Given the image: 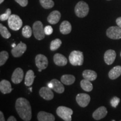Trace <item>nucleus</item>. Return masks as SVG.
Wrapping results in <instances>:
<instances>
[{"mask_svg": "<svg viewBox=\"0 0 121 121\" xmlns=\"http://www.w3.org/2000/svg\"><path fill=\"white\" fill-rule=\"evenodd\" d=\"M62 44V41L60 39H56L54 40H52L51 43V45H50V49L51 51H54L58 49L60 46Z\"/></svg>", "mask_w": 121, "mask_h": 121, "instance_id": "nucleus-27", "label": "nucleus"}, {"mask_svg": "<svg viewBox=\"0 0 121 121\" xmlns=\"http://www.w3.org/2000/svg\"><path fill=\"white\" fill-rule=\"evenodd\" d=\"M24 78V71L21 68L15 69L11 76V81L13 84H18L22 81Z\"/></svg>", "mask_w": 121, "mask_h": 121, "instance_id": "nucleus-11", "label": "nucleus"}, {"mask_svg": "<svg viewBox=\"0 0 121 121\" xmlns=\"http://www.w3.org/2000/svg\"><path fill=\"white\" fill-rule=\"evenodd\" d=\"M44 32H45V35H51L53 33L52 27L51 26H50V25L46 26L44 28Z\"/></svg>", "mask_w": 121, "mask_h": 121, "instance_id": "nucleus-33", "label": "nucleus"}, {"mask_svg": "<svg viewBox=\"0 0 121 121\" xmlns=\"http://www.w3.org/2000/svg\"><path fill=\"white\" fill-rule=\"evenodd\" d=\"M11 46H12V47H13V48H14V47H15L16 46V44H15V43H13V44L11 45Z\"/></svg>", "mask_w": 121, "mask_h": 121, "instance_id": "nucleus-39", "label": "nucleus"}, {"mask_svg": "<svg viewBox=\"0 0 121 121\" xmlns=\"http://www.w3.org/2000/svg\"></svg>", "mask_w": 121, "mask_h": 121, "instance_id": "nucleus-43", "label": "nucleus"}, {"mask_svg": "<svg viewBox=\"0 0 121 121\" xmlns=\"http://www.w3.org/2000/svg\"><path fill=\"white\" fill-rule=\"evenodd\" d=\"M83 78L84 79L87 80L89 81H93L96 79L97 78V74L94 71L90 69H86L82 73Z\"/></svg>", "mask_w": 121, "mask_h": 121, "instance_id": "nucleus-21", "label": "nucleus"}, {"mask_svg": "<svg viewBox=\"0 0 121 121\" xmlns=\"http://www.w3.org/2000/svg\"><path fill=\"white\" fill-rule=\"evenodd\" d=\"M7 121H17V120H16V119L13 116H10L8 118V119H7Z\"/></svg>", "mask_w": 121, "mask_h": 121, "instance_id": "nucleus-37", "label": "nucleus"}, {"mask_svg": "<svg viewBox=\"0 0 121 121\" xmlns=\"http://www.w3.org/2000/svg\"></svg>", "mask_w": 121, "mask_h": 121, "instance_id": "nucleus-44", "label": "nucleus"}, {"mask_svg": "<svg viewBox=\"0 0 121 121\" xmlns=\"http://www.w3.org/2000/svg\"><path fill=\"white\" fill-rule=\"evenodd\" d=\"M61 17V15L60 11L54 10L52 11L47 17V20L49 23L51 24H56L58 23Z\"/></svg>", "mask_w": 121, "mask_h": 121, "instance_id": "nucleus-15", "label": "nucleus"}, {"mask_svg": "<svg viewBox=\"0 0 121 121\" xmlns=\"http://www.w3.org/2000/svg\"><path fill=\"white\" fill-rule=\"evenodd\" d=\"M27 48L25 43L20 42L16 47L11 50V53L14 57H20L25 52Z\"/></svg>", "mask_w": 121, "mask_h": 121, "instance_id": "nucleus-9", "label": "nucleus"}, {"mask_svg": "<svg viewBox=\"0 0 121 121\" xmlns=\"http://www.w3.org/2000/svg\"><path fill=\"white\" fill-rule=\"evenodd\" d=\"M4 0H0V4H2V2H4Z\"/></svg>", "mask_w": 121, "mask_h": 121, "instance_id": "nucleus-40", "label": "nucleus"}, {"mask_svg": "<svg viewBox=\"0 0 121 121\" xmlns=\"http://www.w3.org/2000/svg\"><path fill=\"white\" fill-rule=\"evenodd\" d=\"M12 89L11 83L6 80H2L0 82V90L3 94H9L11 92Z\"/></svg>", "mask_w": 121, "mask_h": 121, "instance_id": "nucleus-18", "label": "nucleus"}, {"mask_svg": "<svg viewBox=\"0 0 121 121\" xmlns=\"http://www.w3.org/2000/svg\"><path fill=\"white\" fill-rule=\"evenodd\" d=\"M33 33V30L30 26L26 25L22 28V34L24 37L26 38H29L31 37V35Z\"/></svg>", "mask_w": 121, "mask_h": 121, "instance_id": "nucleus-29", "label": "nucleus"}, {"mask_svg": "<svg viewBox=\"0 0 121 121\" xmlns=\"http://www.w3.org/2000/svg\"><path fill=\"white\" fill-rule=\"evenodd\" d=\"M53 60L54 63L59 66H66L67 63V58L64 56L60 53H56L54 54Z\"/></svg>", "mask_w": 121, "mask_h": 121, "instance_id": "nucleus-17", "label": "nucleus"}, {"mask_svg": "<svg viewBox=\"0 0 121 121\" xmlns=\"http://www.w3.org/2000/svg\"><path fill=\"white\" fill-rule=\"evenodd\" d=\"M15 1L22 7L26 6L28 4V0H15Z\"/></svg>", "mask_w": 121, "mask_h": 121, "instance_id": "nucleus-34", "label": "nucleus"}, {"mask_svg": "<svg viewBox=\"0 0 121 121\" xmlns=\"http://www.w3.org/2000/svg\"><path fill=\"white\" fill-rule=\"evenodd\" d=\"M35 64L38 69H44L47 67L48 65V60L46 56L43 54H38L35 57Z\"/></svg>", "mask_w": 121, "mask_h": 121, "instance_id": "nucleus-8", "label": "nucleus"}, {"mask_svg": "<svg viewBox=\"0 0 121 121\" xmlns=\"http://www.w3.org/2000/svg\"><path fill=\"white\" fill-rule=\"evenodd\" d=\"M39 121H54L55 117L51 113L44 111L39 112L37 116Z\"/></svg>", "mask_w": 121, "mask_h": 121, "instance_id": "nucleus-16", "label": "nucleus"}, {"mask_svg": "<svg viewBox=\"0 0 121 121\" xmlns=\"http://www.w3.org/2000/svg\"><path fill=\"white\" fill-rule=\"evenodd\" d=\"M53 85L52 89L57 93H63L65 91V87L61 82L57 79H53L51 81Z\"/></svg>", "mask_w": 121, "mask_h": 121, "instance_id": "nucleus-19", "label": "nucleus"}, {"mask_svg": "<svg viewBox=\"0 0 121 121\" xmlns=\"http://www.w3.org/2000/svg\"><path fill=\"white\" fill-rule=\"evenodd\" d=\"M76 100L78 104L81 107H87V105L89 104L90 101V96L88 94L84 93L78 94L77 95Z\"/></svg>", "mask_w": 121, "mask_h": 121, "instance_id": "nucleus-10", "label": "nucleus"}, {"mask_svg": "<svg viewBox=\"0 0 121 121\" xmlns=\"http://www.w3.org/2000/svg\"><path fill=\"white\" fill-rule=\"evenodd\" d=\"M121 75V66H117L113 67L109 72V78L112 80L117 78Z\"/></svg>", "mask_w": 121, "mask_h": 121, "instance_id": "nucleus-23", "label": "nucleus"}, {"mask_svg": "<svg viewBox=\"0 0 121 121\" xmlns=\"http://www.w3.org/2000/svg\"><path fill=\"white\" fill-rule=\"evenodd\" d=\"M120 102V99L117 96H114L110 100V104L113 108H116Z\"/></svg>", "mask_w": 121, "mask_h": 121, "instance_id": "nucleus-32", "label": "nucleus"}, {"mask_svg": "<svg viewBox=\"0 0 121 121\" xmlns=\"http://www.w3.org/2000/svg\"><path fill=\"white\" fill-rule=\"evenodd\" d=\"M108 111L105 107H100L95 110L93 114V117L95 120H100L107 116Z\"/></svg>", "mask_w": 121, "mask_h": 121, "instance_id": "nucleus-14", "label": "nucleus"}, {"mask_svg": "<svg viewBox=\"0 0 121 121\" xmlns=\"http://www.w3.org/2000/svg\"><path fill=\"white\" fill-rule=\"evenodd\" d=\"M38 71H39V72H41L42 71V69H38Z\"/></svg>", "mask_w": 121, "mask_h": 121, "instance_id": "nucleus-41", "label": "nucleus"}, {"mask_svg": "<svg viewBox=\"0 0 121 121\" xmlns=\"http://www.w3.org/2000/svg\"><path fill=\"white\" fill-rule=\"evenodd\" d=\"M15 108L20 117L24 121H30L32 117L31 108L28 100L19 98L15 103Z\"/></svg>", "mask_w": 121, "mask_h": 121, "instance_id": "nucleus-1", "label": "nucleus"}, {"mask_svg": "<svg viewBox=\"0 0 121 121\" xmlns=\"http://www.w3.org/2000/svg\"><path fill=\"white\" fill-rule=\"evenodd\" d=\"M39 94L40 96L47 100H52L54 97L53 93L51 90V89L47 87H43L39 90Z\"/></svg>", "mask_w": 121, "mask_h": 121, "instance_id": "nucleus-12", "label": "nucleus"}, {"mask_svg": "<svg viewBox=\"0 0 121 121\" xmlns=\"http://www.w3.org/2000/svg\"><path fill=\"white\" fill-rule=\"evenodd\" d=\"M107 1H110V0H107Z\"/></svg>", "mask_w": 121, "mask_h": 121, "instance_id": "nucleus-42", "label": "nucleus"}, {"mask_svg": "<svg viewBox=\"0 0 121 121\" xmlns=\"http://www.w3.org/2000/svg\"><path fill=\"white\" fill-rule=\"evenodd\" d=\"M80 85H81V88L85 91L90 92L92 91L93 89V84H91L90 81L86 79L81 80V82H80Z\"/></svg>", "mask_w": 121, "mask_h": 121, "instance_id": "nucleus-25", "label": "nucleus"}, {"mask_svg": "<svg viewBox=\"0 0 121 121\" xmlns=\"http://www.w3.org/2000/svg\"><path fill=\"white\" fill-rule=\"evenodd\" d=\"M72 30V26L71 24L68 21H63L60 24V33L63 34H68L71 33Z\"/></svg>", "mask_w": 121, "mask_h": 121, "instance_id": "nucleus-20", "label": "nucleus"}, {"mask_svg": "<svg viewBox=\"0 0 121 121\" xmlns=\"http://www.w3.org/2000/svg\"><path fill=\"white\" fill-rule=\"evenodd\" d=\"M89 7L88 4L84 1H80L75 7V13L78 17H84L88 14Z\"/></svg>", "mask_w": 121, "mask_h": 121, "instance_id": "nucleus-5", "label": "nucleus"}, {"mask_svg": "<svg viewBox=\"0 0 121 121\" xmlns=\"http://www.w3.org/2000/svg\"><path fill=\"white\" fill-rule=\"evenodd\" d=\"M116 23H117L118 26H119L121 29V17L117 18L116 20Z\"/></svg>", "mask_w": 121, "mask_h": 121, "instance_id": "nucleus-35", "label": "nucleus"}, {"mask_svg": "<svg viewBox=\"0 0 121 121\" xmlns=\"http://www.w3.org/2000/svg\"><path fill=\"white\" fill-rule=\"evenodd\" d=\"M0 33H1V36L4 37V38L9 39L11 37V34L9 31L8 29L6 27L4 26L2 24H0Z\"/></svg>", "mask_w": 121, "mask_h": 121, "instance_id": "nucleus-28", "label": "nucleus"}, {"mask_svg": "<svg viewBox=\"0 0 121 121\" xmlns=\"http://www.w3.org/2000/svg\"><path fill=\"white\" fill-rule=\"evenodd\" d=\"M116 57V53L114 50L109 49L104 54V59L106 64L110 65L114 62Z\"/></svg>", "mask_w": 121, "mask_h": 121, "instance_id": "nucleus-13", "label": "nucleus"}, {"mask_svg": "<svg viewBox=\"0 0 121 121\" xmlns=\"http://www.w3.org/2000/svg\"><path fill=\"white\" fill-rule=\"evenodd\" d=\"M107 37L112 39L121 38V29L119 26H111L107 30Z\"/></svg>", "mask_w": 121, "mask_h": 121, "instance_id": "nucleus-7", "label": "nucleus"}, {"mask_svg": "<svg viewBox=\"0 0 121 121\" xmlns=\"http://www.w3.org/2000/svg\"><path fill=\"white\" fill-rule=\"evenodd\" d=\"M48 87H49L50 89H52V87H53V85L52 84V82H50L48 84Z\"/></svg>", "mask_w": 121, "mask_h": 121, "instance_id": "nucleus-38", "label": "nucleus"}, {"mask_svg": "<svg viewBox=\"0 0 121 121\" xmlns=\"http://www.w3.org/2000/svg\"><path fill=\"white\" fill-rule=\"evenodd\" d=\"M11 15V11L10 9H7L5 13H3L0 15V20L1 21H5L9 19L10 16Z\"/></svg>", "mask_w": 121, "mask_h": 121, "instance_id": "nucleus-31", "label": "nucleus"}, {"mask_svg": "<svg viewBox=\"0 0 121 121\" xmlns=\"http://www.w3.org/2000/svg\"><path fill=\"white\" fill-rule=\"evenodd\" d=\"M33 32L35 38L37 40H40L45 38L44 28H43V24L40 21H37L33 25Z\"/></svg>", "mask_w": 121, "mask_h": 121, "instance_id": "nucleus-4", "label": "nucleus"}, {"mask_svg": "<svg viewBox=\"0 0 121 121\" xmlns=\"http://www.w3.org/2000/svg\"><path fill=\"white\" fill-rule=\"evenodd\" d=\"M9 57V53L6 51L1 52L0 53V66H2L6 63L7 60H8Z\"/></svg>", "mask_w": 121, "mask_h": 121, "instance_id": "nucleus-30", "label": "nucleus"}, {"mask_svg": "<svg viewBox=\"0 0 121 121\" xmlns=\"http://www.w3.org/2000/svg\"><path fill=\"white\" fill-rule=\"evenodd\" d=\"M7 20H8L9 26L11 29L14 31L19 30L22 27V20L17 15H11Z\"/></svg>", "mask_w": 121, "mask_h": 121, "instance_id": "nucleus-6", "label": "nucleus"}, {"mask_svg": "<svg viewBox=\"0 0 121 121\" xmlns=\"http://www.w3.org/2000/svg\"><path fill=\"white\" fill-rule=\"evenodd\" d=\"M41 6L45 9H49L54 6V3L52 0H39Z\"/></svg>", "mask_w": 121, "mask_h": 121, "instance_id": "nucleus-26", "label": "nucleus"}, {"mask_svg": "<svg viewBox=\"0 0 121 121\" xmlns=\"http://www.w3.org/2000/svg\"></svg>", "mask_w": 121, "mask_h": 121, "instance_id": "nucleus-45", "label": "nucleus"}, {"mask_svg": "<svg viewBox=\"0 0 121 121\" xmlns=\"http://www.w3.org/2000/svg\"><path fill=\"white\" fill-rule=\"evenodd\" d=\"M69 62L73 66H81L84 62V54L81 51H73L69 56Z\"/></svg>", "mask_w": 121, "mask_h": 121, "instance_id": "nucleus-2", "label": "nucleus"}, {"mask_svg": "<svg viewBox=\"0 0 121 121\" xmlns=\"http://www.w3.org/2000/svg\"><path fill=\"white\" fill-rule=\"evenodd\" d=\"M75 81V76L72 75H64L60 78V81L66 85H70L73 84Z\"/></svg>", "mask_w": 121, "mask_h": 121, "instance_id": "nucleus-24", "label": "nucleus"}, {"mask_svg": "<svg viewBox=\"0 0 121 121\" xmlns=\"http://www.w3.org/2000/svg\"><path fill=\"white\" fill-rule=\"evenodd\" d=\"M0 121H5L4 113L2 112H0Z\"/></svg>", "mask_w": 121, "mask_h": 121, "instance_id": "nucleus-36", "label": "nucleus"}, {"mask_svg": "<svg viewBox=\"0 0 121 121\" xmlns=\"http://www.w3.org/2000/svg\"><path fill=\"white\" fill-rule=\"evenodd\" d=\"M35 78L34 75V73L33 70L29 69L28 72H26V75L25 78V85L27 86H30L34 82V78Z\"/></svg>", "mask_w": 121, "mask_h": 121, "instance_id": "nucleus-22", "label": "nucleus"}, {"mask_svg": "<svg viewBox=\"0 0 121 121\" xmlns=\"http://www.w3.org/2000/svg\"><path fill=\"white\" fill-rule=\"evenodd\" d=\"M57 114L65 121H71L73 110L71 109L64 106L58 107L56 110Z\"/></svg>", "mask_w": 121, "mask_h": 121, "instance_id": "nucleus-3", "label": "nucleus"}]
</instances>
